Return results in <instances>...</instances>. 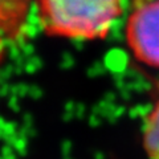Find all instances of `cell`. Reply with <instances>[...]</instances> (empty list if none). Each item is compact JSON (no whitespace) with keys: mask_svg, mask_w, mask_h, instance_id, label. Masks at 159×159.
Segmentation results:
<instances>
[{"mask_svg":"<svg viewBox=\"0 0 159 159\" xmlns=\"http://www.w3.org/2000/svg\"><path fill=\"white\" fill-rule=\"evenodd\" d=\"M32 0H0V40L16 41L27 25Z\"/></svg>","mask_w":159,"mask_h":159,"instance_id":"cell-3","label":"cell"},{"mask_svg":"<svg viewBox=\"0 0 159 159\" xmlns=\"http://www.w3.org/2000/svg\"><path fill=\"white\" fill-rule=\"evenodd\" d=\"M4 49H6V43H3L0 40V64H2V60L4 57Z\"/></svg>","mask_w":159,"mask_h":159,"instance_id":"cell-5","label":"cell"},{"mask_svg":"<svg viewBox=\"0 0 159 159\" xmlns=\"http://www.w3.org/2000/svg\"><path fill=\"white\" fill-rule=\"evenodd\" d=\"M122 13V0H37V17L48 34L103 39Z\"/></svg>","mask_w":159,"mask_h":159,"instance_id":"cell-1","label":"cell"},{"mask_svg":"<svg viewBox=\"0 0 159 159\" xmlns=\"http://www.w3.org/2000/svg\"><path fill=\"white\" fill-rule=\"evenodd\" d=\"M126 44L139 62L159 68V0L137 4L127 20Z\"/></svg>","mask_w":159,"mask_h":159,"instance_id":"cell-2","label":"cell"},{"mask_svg":"<svg viewBox=\"0 0 159 159\" xmlns=\"http://www.w3.org/2000/svg\"><path fill=\"white\" fill-rule=\"evenodd\" d=\"M143 147L150 159H159V101L146 118L143 127Z\"/></svg>","mask_w":159,"mask_h":159,"instance_id":"cell-4","label":"cell"},{"mask_svg":"<svg viewBox=\"0 0 159 159\" xmlns=\"http://www.w3.org/2000/svg\"><path fill=\"white\" fill-rule=\"evenodd\" d=\"M143 2H146V0H134V3H135V6H137V4H141V3H143Z\"/></svg>","mask_w":159,"mask_h":159,"instance_id":"cell-6","label":"cell"}]
</instances>
